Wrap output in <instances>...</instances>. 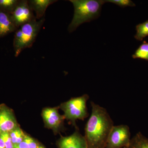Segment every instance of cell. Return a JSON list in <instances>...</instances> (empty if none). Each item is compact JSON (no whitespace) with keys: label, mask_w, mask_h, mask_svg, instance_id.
Here are the masks:
<instances>
[{"label":"cell","mask_w":148,"mask_h":148,"mask_svg":"<svg viewBox=\"0 0 148 148\" xmlns=\"http://www.w3.org/2000/svg\"><path fill=\"white\" fill-rule=\"evenodd\" d=\"M0 136L3 140L5 148H14V145L10 135L9 132H4L0 134Z\"/></svg>","instance_id":"cell-18"},{"label":"cell","mask_w":148,"mask_h":148,"mask_svg":"<svg viewBox=\"0 0 148 148\" xmlns=\"http://www.w3.org/2000/svg\"><path fill=\"white\" fill-rule=\"evenodd\" d=\"M37 148H45L44 147H42V146L39 145Z\"/></svg>","instance_id":"cell-22"},{"label":"cell","mask_w":148,"mask_h":148,"mask_svg":"<svg viewBox=\"0 0 148 148\" xmlns=\"http://www.w3.org/2000/svg\"><path fill=\"white\" fill-rule=\"evenodd\" d=\"M58 145L59 148H88L84 136L77 130L70 136L61 137L58 141Z\"/></svg>","instance_id":"cell-9"},{"label":"cell","mask_w":148,"mask_h":148,"mask_svg":"<svg viewBox=\"0 0 148 148\" xmlns=\"http://www.w3.org/2000/svg\"><path fill=\"white\" fill-rule=\"evenodd\" d=\"M105 3H111L124 8L127 7H134L135 4L130 0H104Z\"/></svg>","instance_id":"cell-17"},{"label":"cell","mask_w":148,"mask_h":148,"mask_svg":"<svg viewBox=\"0 0 148 148\" xmlns=\"http://www.w3.org/2000/svg\"><path fill=\"white\" fill-rule=\"evenodd\" d=\"M130 140L129 126L126 125H114L108 137L106 148H124L128 145Z\"/></svg>","instance_id":"cell-5"},{"label":"cell","mask_w":148,"mask_h":148,"mask_svg":"<svg viewBox=\"0 0 148 148\" xmlns=\"http://www.w3.org/2000/svg\"><path fill=\"white\" fill-rule=\"evenodd\" d=\"M9 134L14 145H17L23 142L26 135L19 126L10 132Z\"/></svg>","instance_id":"cell-16"},{"label":"cell","mask_w":148,"mask_h":148,"mask_svg":"<svg viewBox=\"0 0 148 148\" xmlns=\"http://www.w3.org/2000/svg\"><path fill=\"white\" fill-rule=\"evenodd\" d=\"M13 148H29V147L27 143L24 140L23 142L19 144L14 145Z\"/></svg>","instance_id":"cell-20"},{"label":"cell","mask_w":148,"mask_h":148,"mask_svg":"<svg viewBox=\"0 0 148 148\" xmlns=\"http://www.w3.org/2000/svg\"><path fill=\"white\" fill-rule=\"evenodd\" d=\"M11 14L18 29L20 26L36 19L27 0H20Z\"/></svg>","instance_id":"cell-6"},{"label":"cell","mask_w":148,"mask_h":148,"mask_svg":"<svg viewBox=\"0 0 148 148\" xmlns=\"http://www.w3.org/2000/svg\"><path fill=\"white\" fill-rule=\"evenodd\" d=\"M19 2V0H0V10L11 14Z\"/></svg>","instance_id":"cell-15"},{"label":"cell","mask_w":148,"mask_h":148,"mask_svg":"<svg viewBox=\"0 0 148 148\" xmlns=\"http://www.w3.org/2000/svg\"><path fill=\"white\" fill-rule=\"evenodd\" d=\"M42 116L46 126L55 132L63 126L64 116L59 114L56 108H46L43 110Z\"/></svg>","instance_id":"cell-8"},{"label":"cell","mask_w":148,"mask_h":148,"mask_svg":"<svg viewBox=\"0 0 148 148\" xmlns=\"http://www.w3.org/2000/svg\"><path fill=\"white\" fill-rule=\"evenodd\" d=\"M74 8L73 17L68 27L72 33L84 23L98 18L101 14L104 0H70Z\"/></svg>","instance_id":"cell-2"},{"label":"cell","mask_w":148,"mask_h":148,"mask_svg":"<svg viewBox=\"0 0 148 148\" xmlns=\"http://www.w3.org/2000/svg\"><path fill=\"white\" fill-rule=\"evenodd\" d=\"M90 104L91 114L85 128L88 148H106L113 121L105 108L92 101Z\"/></svg>","instance_id":"cell-1"},{"label":"cell","mask_w":148,"mask_h":148,"mask_svg":"<svg viewBox=\"0 0 148 148\" xmlns=\"http://www.w3.org/2000/svg\"><path fill=\"white\" fill-rule=\"evenodd\" d=\"M24 140L27 143L29 148H37L39 146L36 140L29 135H26Z\"/></svg>","instance_id":"cell-19"},{"label":"cell","mask_w":148,"mask_h":148,"mask_svg":"<svg viewBox=\"0 0 148 148\" xmlns=\"http://www.w3.org/2000/svg\"><path fill=\"white\" fill-rule=\"evenodd\" d=\"M134 59L140 58L148 61V42L146 41L135 51V53L132 56Z\"/></svg>","instance_id":"cell-14"},{"label":"cell","mask_w":148,"mask_h":148,"mask_svg":"<svg viewBox=\"0 0 148 148\" xmlns=\"http://www.w3.org/2000/svg\"><path fill=\"white\" fill-rule=\"evenodd\" d=\"M124 148H148V138L141 132H138L131 139L128 145Z\"/></svg>","instance_id":"cell-12"},{"label":"cell","mask_w":148,"mask_h":148,"mask_svg":"<svg viewBox=\"0 0 148 148\" xmlns=\"http://www.w3.org/2000/svg\"><path fill=\"white\" fill-rule=\"evenodd\" d=\"M56 0H30L28 1L29 7L36 13V19L43 18L48 7L56 2Z\"/></svg>","instance_id":"cell-11"},{"label":"cell","mask_w":148,"mask_h":148,"mask_svg":"<svg viewBox=\"0 0 148 148\" xmlns=\"http://www.w3.org/2000/svg\"><path fill=\"white\" fill-rule=\"evenodd\" d=\"M136 34L135 39L143 41L146 37L148 36V19L143 23L138 24L136 27Z\"/></svg>","instance_id":"cell-13"},{"label":"cell","mask_w":148,"mask_h":148,"mask_svg":"<svg viewBox=\"0 0 148 148\" xmlns=\"http://www.w3.org/2000/svg\"><path fill=\"white\" fill-rule=\"evenodd\" d=\"M0 148H5V145L4 143L3 140L0 136Z\"/></svg>","instance_id":"cell-21"},{"label":"cell","mask_w":148,"mask_h":148,"mask_svg":"<svg viewBox=\"0 0 148 148\" xmlns=\"http://www.w3.org/2000/svg\"><path fill=\"white\" fill-rule=\"evenodd\" d=\"M18 127L13 111L4 104L0 105V134L10 132Z\"/></svg>","instance_id":"cell-7"},{"label":"cell","mask_w":148,"mask_h":148,"mask_svg":"<svg viewBox=\"0 0 148 148\" xmlns=\"http://www.w3.org/2000/svg\"><path fill=\"white\" fill-rule=\"evenodd\" d=\"M17 29L11 14L0 10V38Z\"/></svg>","instance_id":"cell-10"},{"label":"cell","mask_w":148,"mask_h":148,"mask_svg":"<svg viewBox=\"0 0 148 148\" xmlns=\"http://www.w3.org/2000/svg\"><path fill=\"white\" fill-rule=\"evenodd\" d=\"M45 21L44 17L20 26L15 31L13 40L14 55L17 57L24 49L32 47Z\"/></svg>","instance_id":"cell-3"},{"label":"cell","mask_w":148,"mask_h":148,"mask_svg":"<svg viewBox=\"0 0 148 148\" xmlns=\"http://www.w3.org/2000/svg\"><path fill=\"white\" fill-rule=\"evenodd\" d=\"M89 98V95L84 94L79 97L72 98L61 104L60 108L64 111L65 119L75 125L77 120L86 118L88 116L86 103Z\"/></svg>","instance_id":"cell-4"}]
</instances>
